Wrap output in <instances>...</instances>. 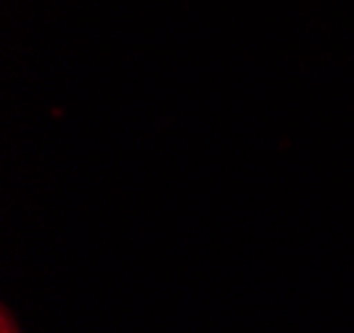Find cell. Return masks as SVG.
I'll return each mask as SVG.
<instances>
[{
	"mask_svg": "<svg viewBox=\"0 0 354 333\" xmlns=\"http://www.w3.org/2000/svg\"><path fill=\"white\" fill-rule=\"evenodd\" d=\"M0 333H16L14 323H11V315L3 312V323H0Z\"/></svg>",
	"mask_w": 354,
	"mask_h": 333,
	"instance_id": "cell-1",
	"label": "cell"
}]
</instances>
